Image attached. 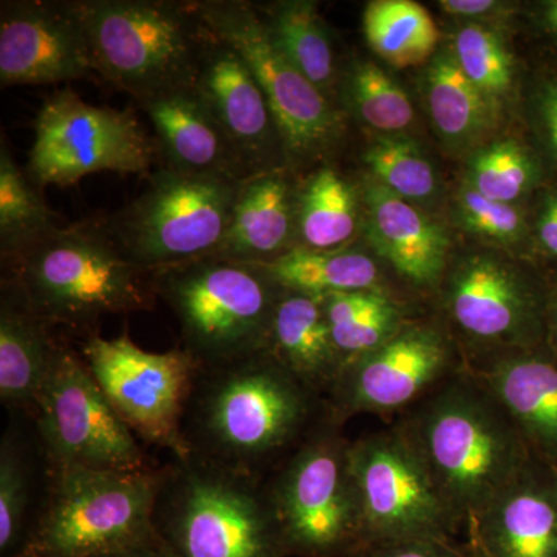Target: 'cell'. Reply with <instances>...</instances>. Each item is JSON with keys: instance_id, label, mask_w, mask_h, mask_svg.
<instances>
[{"instance_id": "cell-1", "label": "cell", "mask_w": 557, "mask_h": 557, "mask_svg": "<svg viewBox=\"0 0 557 557\" xmlns=\"http://www.w3.org/2000/svg\"><path fill=\"white\" fill-rule=\"evenodd\" d=\"M329 416L324 397L262 350L200 366L183 437L190 454L267 479Z\"/></svg>"}, {"instance_id": "cell-7", "label": "cell", "mask_w": 557, "mask_h": 557, "mask_svg": "<svg viewBox=\"0 0 557 557\" xmlns=\"http://www.w3.org/2000/svg\"><path fill=\"white\" fill-rule=\"evenodd\" d=\"M152 281L157 296L177 319L182 347L200 366L269 348L284 288L265 267L211 256L153 271Z\"/></svg>"}, {"instance_id": "cell-36", "label": "cell", "mask_w": 557, "mask_h": 557, "mask_svg": "<svg viewBox=\"0 0 557 557\" xmlns=\"http://www.w3.org/2000/svg\"><path fill=\"white\" fill-rule=\"evenodd\" d=\"M457 64L490 101L507 95L512 83V64L496 33L482 25H465L456 38Z\"/></svg>"}, {"instance_id": "cell-12", "label": "cell", "mask_w": 557, "mask_h": 557, "mask_svg": "<svg viewBox=\"0 0 557 557\" xmlns=\"http://www.w3.org/2000/svg\"><path fill=\"white\" fill-rule=\"evenodd\" d=\"M81 357L121 420L135 437L186 458L183 418L200 369L183 347L156 354L139 348L127 333L106 339L86 336Z\"/></svg>"}, {"instance_id": "cell-23", "label": "cell", "mask_w": 557, "mask_h": 557, "mask_svg": "<svg viewBox=\"0 0 557 557\" xmlns=\"http://www.w3.org/2000/svg\"><path fill=\"white\" fill-rule=\"evenodd\" d=\"M298 197L287 170L245 180L215 258L269 267L298 247Z\"/></svg>"}, {"instance_id": "cell-29", "label": "cell", "mask_w": 557, "mask_h": 557, "mask_svg": "<svg viewBox=\"0 0 557 557\" xmlns=\"http://www.w3.org/2000/svg\"><path fill=\"white\" fill-rule=\"evenodd\" d=\"M38 186L13 159L5 135L0 141V255L16 258L62 228L61 218L47 207Z\"/></svg>"}, {"instance_id": "cell-9", "label": "cell", "mask_w": 557, "mask_h": 557, "mask_svg": "<svg viewBox=\"0 0 557 557\" xmlns=\"http://www.w3.org/2000/svg\"><path fill=\"white\" fill-rule=\"evenodd\" d=\"M242 183L161 168L138 197L100 222L121 255L150 273L211 258L228 233Z\"/></svg>"}, {"instance_id": "cell-20", "label": "cell", "mask_w": 557, "mask_h": 557, "mask_svg": "<svg viewBox=\"0 0 557 557\" xmlns=\"http://www.w3.org/2000/svg\"><path fill=\"white\" fill-rule=\"evenodd\" d=\"M157 135L164 168L183 174L245 182L251 178L207 104L193 87L137 102Z\"/></svg>"}, {"instance_id": "cell-34", "label": "cell", "mask_w": 557, "mask_h": 557, "mask_svg": "<svg viewBox=\"0 0 557 557\" xmlns=\"http://www.w3.org/2000/svg\"><path fill=\"white\" fill-rule=\"evenodd\" d=\"M364 161L380 185L395 196L405 200H424L434 196L437 188L434 168L410 139H376L366 150Z\"/></svg>"}, {"instance_id": "cell-32", "label": "cell", "mask_w": 557, "mask_h": 557, "mask_svg": "<svg viewBox=\"0 0 557 557\" xmlns=\"http://www.w3.org/2000/svg\"><path fill=\"white\" fill-rule=\"evenodd\" d=\"M428 102L435 126L453 141L475 137L491 115V101L449 54L438 58L429 72Z\"/></svg>"}, {"instance_id": "cell-13", "label": "cell", "mask_w": 557, "mask_h": 557, "mask_svg": "<svg viewBox=\"0 0 557 557\" xmlns=\"http://www.w3.org/2000/svg\"><path fill=\"white\" fill-rule=\"evenodd\" d=\"M196 9L209 30L239 51L255 73L284 139L289 166L327 152L339 135L338 109L277 49L255 3L197 0Z\"/></svg>"}, {"instance_id": "cell-30", "label": "cell", "mask_w": 557, "mask_h": 557, "mask_svg": "<svg viewBox=\"0 0 557 557\" xmlns=\"http://www.w3.org/2000/svg\"><path fill=\"white\" fill-rule=\"evenodd\" d=\"M357 230L355 190L338 171L325 164L299 189L298 247L346 248Z\"/></svg>"}, {"instance_id": "cell-5", "label": "cell", "mask_w": 557, "mask_h": 557, "mask_svg": "<svg viewBox=\"0 0 557 557\" xmlns=\"http://www.w3.org/2000/svg\"><path fill=\"white\" fill-rule=\"evenodd\" d=\"M98 78L135 102L193 87L211 30L196 2L78 0Z\"/></svg>"}, {"instance_id": "cell-16", "label": "cell", "mask_w": 557, "mask_h": 557, "mask_svg": "<svg viewBox=\"0 0 557 557\" xmlns=\"http://www.w3.org/2000/svg\"><path fill=\"white\" fill-rule=\"evenodd\" d=\"M443 287V307L465 341L467 366L534 348L537 298L515 267L487 256L458 263ZM442 284V282H440Z\"/></svg>"}, {"instance_id": "cell-10", "label": "cell", "mask_w": 557, "mask_h": 557, "mask_svg": "<svg viewBox=\"0 0 557 557\" xmlns=\"http://www.w3.org/2000/svg\"><path fill=\"white\" fill-rule=\"evenodd\" d=\"M47 471H149L156 465L110 406L83 357L58 344L33 417Z\"/></svg>"}, {"instance_id": "cell-19", "label": "cell", "mask_w": 557, "mask_h": 557, "mask_svg": "<svg viewBox=\"0 0 557 557\" xmlns=\"http://www.w3.org/2000/svg\"><path fill=\"white\" fill-rule=\"evenodd\" d=\"M465 530L479 557H557V478L534 458Z\"/></svg>"}, {"instance_id": "cell-38", "label": "cell", "mask_w": 557, "mask_h": 557, "mask_svg": "<svg viewBox=\"0 0 557 557\" xmlns=\"http://www.w3.org/2000/svg\"><path fill=\"white\" fill-rule=\"evenodd\" d=\"M458 214L469 231L500 242L519 239L523 231L522 215L511 203L487 199L471 186L458 196Z\"/></svg>"}, {"instance_id": "cell-6", "label": "cell", "mask_w": 557, "mask_h": 557, "mask_svg": "<svg viewBox=\"0 0 557 557\" xmlns=\"http://www.w3.org/2000/svg\"><path fill=\"white\" fill-rule=\"evenodd\" d=\"M160 479L161 467L47 471L46 496L17 557H98L152 541Z\"/></svg>"}, {"instance_id": "cell-2", "label": "cell", "mask_w": 557, "mask_h": 557, "mask_svg": "<svg viewBox=\"0 0 557 557\" xmlns=\"http://www.w3.org/2000/svg\"><path fill=\"white\" fill-rule=\"evenodd\" d=\"M394 426L417 450L461 528L534 460L507 409L468 366Z\"/></svg>"}, {"instance_id": "cell-35", "label": "cell", "mask_w": 557, "mask_h": 557, "mask_svg": "<svg viewBox=\"0 0 557 557\" xmlns=\"http://www.w3.org/2000/svg\"><path fill=\"white\" fill-rule=\"evenodd\" d=\"M348 98L362 121L383 132L406 129L413 121L406 91L373 62H361L348 75Z\"/></svg>"}, {"instance_id": "cell-45", "label": "cell", "mask_w": 557, "mask_h": 557, "mask_svg": "<svg viewBox=\"0 0 557 557\" xmlns=\"http://www.w3.org/2000/svg\"><path fill=\"white\" fill-rule=\"evenodd\" d=\"M469 553H471L472 557H479L478 555H474V553H472L471 549H469Z\"/></svg>"}, {"instance_id": "cell-31", "label": "cell", "mask_w": 557, "mask_h": 557, "mask_svg": "<svg viewBox=\"0 0 557 557\" xmlns=\"http://www.w3.org/2000/svg\"><path fill=\"white\" fill-rule=\"evenodd\" d=\"M366 39L376 54L394 67L426 61L438 44V28L431 14L412 0L370 2L362 17Z\"/></svg>"}, {"instance_id": "cell-39", "label": "cell", "mask_w": 557, "mask_h": 557, "mask_svg": "<svg viewBox=\"0 0 557 557\" xmlns=\"http://www.w3.org/2000/svg\"><path fill=\"white\" fill-rule=\"evenodd\" d=\"M357 557H472L467 545L440 539H408V541L373 542Z\"/></svg>"}, {"instance_id": "cell-15", "label": "cell", "mask_w": 557, "mask_h": 557, "mask_svg": "<svg viewBox=\"0 0 557 557\" xmlns=\"http://www.w3.org/2000/svg\"><path fill=\"white\" fill-rule=\"evenodd\" d=\"M463 369V354L445 329L409 321L383 346L341 370L325 401L341 424L359 413L401 416Z\"/></svg>"}, {"instance_id": "cell-4", "label": "cell", "mask_w": 557, "mask_h": 557, "mask_svg": "<svg viewBox=\"0 0 557 557\" xmlns=\"http://www.w3.org/2000/svg\"><path fill=\"white\" fill-rule=\"evenodd\" d=\"M152 520L177 557H288L265 479L197 454L161 467Z\"/></svg>"}, {"instance_id": "cell-17", "label": "cell", "mask_w": 557, "mask_h": 557, "mask_svg": "<svg viewBox=\"0 0 557 557\" xmlns=\"http://www.w3.org/2000/svg\"><path fill=\"white\" fill-rule=\"evenodd\" d=\"M98 78L78 0L0 3V87Z\"/></svg>"}, {"instance_id": "cell-41", "label": "cell", "mask_w": 557, "mask_h": 557, "mask_svg": "<svg viewBox=\"0 0 557 557\" xmlns=\"http://www.w3.org/2000/svg\"><path fill=\"white\" fill-rule=\"evenodd\" d=\"M98 557H177L171 552L159 536L152 541L143 542V544L134 545L119 549V552L109 553Z\"/></svg>"}, {"instance_id": "cell-27", "label": "cell", "mask_w": 557, "mask_h": 557, "mask_svg": "<svg viewBox=\"0 0 557 557\" xmlns=\"http://www.w3.org/2000/svg\"><path fill=\"white\" fill-rule=\"evenodd\" d=\"M322 306L341 370L383 346L409 322L386 289L325 296Z\"/></svg>"}, {"instance_id": "cell-25", "label": "cell", "mask_w": 557, "mask_h": 557, "mask_svg": "<svg viewBox=\"0 0 557 557\" xmlns=\"http://www.w3.org/2000/svg\"><path fill=\"white\" fill-rule=\"evenodd\" d=\"M267 350L321 397L338 380L341 359L318 296L284 288Z\"/></svg>"}, {"instance_id": "cell-3", "label": "cell", "mask_w": 557, "mask_h": 557, "mask_svg": "<svg viewBox=\"0 0 557 557\" xmlns=\"http://www.w3.org/2000/svg\"><path fill=\"white\" fill-rule=\"evenodd\" d=\"M7 277L50 327L95 333L109 314L156 309L152 273L124 258L98 220L72 223L7 260Z\"/></svg>"}, {"instance_id": "cell-28", "label": "cell", "mask_w": 557, "mask_h": 557, "mask_svg": "<svg viewBox=\"0 0 557 557\" xmlns=\"http://www.w3.org/2000/svg\"><path fill=\"white\" fill-rule=\"evenodd\" d=\"M256 9L277 49L330 98L336 83L335 51L317 3L289 0Z\"/></svg>"}, {"instance_id": "cell-21", "label": "cell", "mask_w": 557, "mask_h": 557, "mask_svg": "<svg viewBox=\"0 0 557 557\" xmlns=\"http://www.w3.org/2000/svg\"><path fill=\"white\" fill-rule=\"evenodd\" d=\"M485 384L542 463H557V359L536 348L468 366Z\"/></svg>"}, {"instance_id": "cell-22", "label": "cell", "mask_w": 557, "mask_h": 557, "mask_svg": "<svg viewBox=\"0 0 557 557\" xmlns=\"http://www.w3.org/2000/svg\"><path fill=\"white\" fill-rule=\"evenodd\" d=\"M368 237L376 255L418 288L438 287L448 269L446 231L381 185L364 190Z\"/></svg>"}, {"instance_id": "cell-42", "label": "cell", "mask_w": 557, "mask_h": 557, "mask_svg": "<svg viewBox=\"0 0 557 557\" xmlns=\"http://www.w3.org/2000/svg\"><path fill=\"white\" fill-rule=\"evenodd\" d=\"M497 3L493 0H443L440 7L449 14L456 16H480L487 11L496 9Z\"/></svg>"}, {"instance_id": "cell-8", "label": "cell", "mask_w": 557, "mask_h": 557, "mask_svg": "<svg viewBox=\"0 0 557 557\" xmlns=\"http://www.w3.org/2000/svg\"><path fill=\"white\" fill-rule=\"evenodd\" d=\"M350 442L329 416L265 479L288 557H357L368 545Z\"/></svg>"}, {"instance_id": "cell-26", "label": "cell", "mask_w": 557, "mask_h": 557, "mask_svg": "<svg viewBox=\"0 0 557 557\" xmlns=\"http://www.w3.org/2000/svg\"><path fill=\"white\" fill-rule=\"evenodd\" d=\"M282 288L325 298L338 293L386 289L375 260L358 249L296 247L265 267Z\"/></svg>"}, {"instance_id": "cell-43", "label": "cell", "mask_w": 557, "mask_h": 557, "mask_svg": "<svg viewBox=\"0 0 557 557\" xmlns=\"http://www.w3.org/2000/svg\"><path fill=\"white\" fill-rule=\"evenodd\" d=\"M545 115H547L549 132H552L557 149V89L548 95L547 102H545Z\"/></svg>"}, {"instance_id": "cell-44", "label": "cell", "mask_w": 557, "mask_h": 557, "mask_svg": "<svg viewBox=\"0 0 557 557\" xmlns=\"http://www.w3.org/2000/svg\"><path fill=\"white\" fill-rule=\"evenodd\" d=\"M548 21L552 22L553 27L557 30V2L552 3V7H549Z\"/></svg>"}, {"instance_id": "cell-14", "label": "cell", "mask_w": 557, "mask_h": 557, "mask_svg": "<svg viewBox=\"0 0 557 557\" xmlns=\"http://www.w3.org/2000/svg\"><path fill=\"white\" fill-rule=\"evenodd\" d=\"M350 465L368 545L408 539L454 541L460 523L417 450L394 424L350 442Z\"/></svg>"}, {"instance_id": "cell-40", "label": "cell", "mask_w": 557, "mask_h": 557, "mask_svg": "<svg viewBox=\"0 0 557 557\" xmlns=\"http://www.w3.org/2000/svg\"><path fill=\"white\" fill-rule=\"evenodd\" d=\"M539 239L549 255L557 256V197L548 201L539 220Z\"/></svg>"}, {"instance_id": "cell-37", "label": "cell", "mask_w": 557, "mask_h": 557, "mask_svg": "<svg viewBox=\"0 0 557 557\" xmlns=\"http://www.w3.org/2000/svg\"><path fill=\"white\" fill-rule=\"evenodd\" d=\"M533 177L527 153L516 143L500 141L480 152L469 171V186L487 199L511 203Z\"/></svg>"}, {"instance_id": "cell-11", "label": "cell", "mask_w": 557, "mask_h": 557, "mask_svg": "<svg viewBox=\"0 0 557 557\" xmlns=\"http://www.w3.org/2000/svg\"><path fill=\"white\" fill-rule=\"evenodd\" d=\"M156 152L134 110L98 108L62 89L36 116L25 171L39 189L70 186L98 172L148 174Z\"/></svg>"}, {"instance_id": "cell-18", "label": "cell", "mask_w": 557, "mask_h": 557, "mask_svg": "<svg viewBox=\"0 0 557 557\" xmlns=\"http://www.w3.org/2000/svg\"><path fill=\"white\" fill-rule=\"evenodd\" d=\"M194 89L251 177L287 170V150L267 95L239 51L214 33L203 51Z\"/></svg>"}, {"instance_id": "cell-24", "label": "cell", "mask_w": 557, "mask_h": 557, "mask_svg": "<svg viewBox=\"0 0 557 557\" xmlns=\"http://www.w3.org/2000/svg\"><path fill=\"white\" fill-rule=\"evenodd\" d=\"M28 307L21 289L2 278L0 293V401L10 410L35 417L49 376L58 341Z\"/></svg>"}, {"instance_id": "cell-33", "label": "cell", "mask_w": 557, "mask_h": 557, "mask_svg": "<svg viewBox=\"0 0 557 557\" xmlns=\"http://www.w3.org/2000/svg\"><path fill=\"white\" fill-rule=\"evenodd\" d=\"M32 468L20 432L9 428L0 443V556L17 557L32 515Z\"/></svg>"}]
</instances>
